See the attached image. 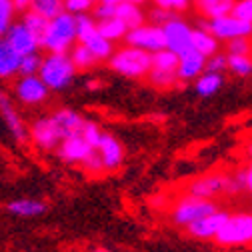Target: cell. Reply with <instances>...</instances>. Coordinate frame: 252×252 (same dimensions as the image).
Returning <instances> with one entry per match:
<instances>
[{
    "label": "cell",
    "mask_w": 252,
    "mask_h": 252,
    "mask_svg": "<svg viewBox=\"0 0 252 252\" xmlns=\"http://www.w3.org/2000/svg\"><path fill=\"white\" fill-rule=\"evenodd\" d=\"M74 44H76V16L68 12H60L58 16L50 18L40 46H44L52 54H68V50Z\"/></svg>",
    "instance_id": "6da1fadb"
},
{
    "label": "cell",
    "mask_w": 252,
    "mask_h": 252,
    "mask_svg": "<svg viewBox=\"0 0 252 252\" xmlns=\"http://www.w3.org/2000/svg\"><path fill=\"white\" fill-rule=\"evenodd\" d=\"M108 60H110V66L114 72H118L126 78H144L150 72L152 54L126 44V46L114 50Z\"/></svg>",
    "instance_id": "7a4b0ae2"
},
{
    "label": "cell",
    "mask_w": 252,
    "mask_h": 252,
    "mask_svg": "<svg viewBox=\"0 0 252 252\" xmlns=\"http://www.w3.org/2000/svg\"><path fill=\"white\" fill-rule=\"evenodd\" d=\"M76 68L68 54H48L42 58L40 68H38V78L46 84L48 90H64L72 80H74Z\"/></svg>",
    "instance_id": "3957f363"
},
{
    "label": "cell",
    "mask_w": 252,
    "mask_h": 252,
    "mask_svg": "<svg viewBox=\"0 0 252 252\" xmlns=\"http://www.w3.org/2000/svg\"><path fill=\"white\" fill-rule=\"evenodd\" d=\"M214 242L220 246H228V248L252 244V212L228 214L224 224L216 232Z\"/></svg>",
    "instance_id": "277c9868"
},
{
    "label": "cell",
    "mask_w": 252,
    "mask_h": 252,
    "mask_svg": "<svg viewBox=\"0 0 252 252\" xmlns=\"http://www.w3.org/2000/svg\"><path fill=\"white\" fill-rule=\"evenodd\" d=\"M76 40L78 44L86 46L94 56H96V60H108L114 52V46L112 42H108L96 28V20H94L92 16L88 14H80L76 16Z\"/></svg>",
    "instance_id": "5b68a950"
},
{
    "label": "cell",
    "mask_w": 252,
    "mask_h": 252,
    "mask_svg": "<svg viewBox=\"0 0 252 252\" xmlns=\"http://www.w3.org/2000/svg\"><path fill=\"white\" fill-rule=\"evenodd\" d=\"M214 210H218L214 200H204V198H196V196H190V194H184V196H180L172 204L170 222L176 224V226L186 228L188 224H192V222H196V220L208 216Z\"/></svg>",
    "instance_id": "8992f818"
},
{
    "label": "cell",
    "mask_w": 252,
    "mask_h": 252,
    "mask_svg": "<svg viewBox=\"0 0 252 252\" xmlns=\"http://www.w3.org/2000/svg\"><path fill=\"white\" fill-rule=\"evenodd\" d=\"M178 56L166 48L152 54V64L148 72V80L156 88H170L178 82L176 68H178Z\"/></svg>",
    "instance_id": "52a82bcc"
},
{
    "label": "cell",
    "mask_w": 252,
    "mask_h": 252,
    "mask_svg": "<svg viewBox=\"0 0 252 252\" xmlns=\"http://www.w3.org/2000/svg\"><path fill=\"white\" fill-rule=\"evenodd\" d=\"M164 34V48L174 52L178 58L192 52V26L182 18L172 16L166 24L160 26Z\"/></svg>",
    "instance_id": "ba28073f"
},
{
    "label": "cell",
    "mask_w": 252,
    "mask_h": 252,
    "mask_svg": "<svg viewBox=\"0 0 252 252\" xmlns=\"http://www.w3.org/2000/svg\"><path fill=\"white\" fill-rule=\"evenodd\" d=\"M204 30H208V32L220 42V40H234V38H248L252 34V24L248 22H242L238 18H234L232 14H226V16H220V18H212L208 22H202Z\"/></svg>",
    "instance_id": "9c48e42d"
},
{
    "label": "cell",
    "mask_w": 252,
    "mask_h": 252,
    "mask_svg": "<svg viewBox=\"0 0 252 252\" xmlns=\"http://www.w3.org/2000/svg\"><path fill=\"white\" fill-rule=\"evenodd\" d=\"M124 42L128 46L140 48L148 54H154L164 48V34H162V28L156 26L152 22H144L138 28H132L126 32Z\"/></svg>",
    "instance_id": "30bf717a"
},
{
    "label": "cell",
    "mask_w": 252,
    "mask_h": 252,
    "mask_svg": "<svg viewBox=\"0 0 252 252\" xmlns=\"http://www.w3.org/2000/svg\"><path fill=\"white\" fill-rule=\"evenodd\" d=\"M30 136H32V142L40 150H56L58 144L62 142V138H64L60 126L56 124V120L52 116L38 118L32 124V128H30Z\"/></svg>",
    "instance_id": "8fae6325"
},
{
    "label": "cell",
    "mask_w": 252,
    "mask_h": 252,
    "mask_svg": "<svg viewBox=\"0 0 252 252\" xmlns=\"http://www.w3.org/2000/svg\"><path fill=\"white\" fill-rule=\"evenodd\" d=\"M184 194H190L196 198L212 200L220 194H226V174H206L192 182H188L184 188Z\"/></svg>",
    "instance_id": "7c38bea8"
},
{
    "label": "cell",
    "mask_w": 252,
    "mask_h": 252,
    "mask_svg": "<svg viewBox=\"0 0 252 252\" xmlns=\"http://www.w3.org/2000/svg\"><path fill=\"white\" fill-rule=\"evenodd\" d=\"M16 98L26 106H36L42 104L48 98V88L46 84L36 76H20L14 86Z\"/></svg>",
    "instance_id": "4fadbf2b"
},
{
    "label": "cell",
    "mask_w": 252,
    "mask_h": 252,
    "mask_svg": "<svg viewBox=\"0 0 252 252\" xmlns=\"http://www.w3.org/2000/svg\"><path fill=\"white\" fill-rule=\"evenodd\" d=\"M92 150L94 148L78 132L64 136V138H62V142L58 144V148H56L58 158L68 162V164H82L88 156L92 154Z\"/></svg>",
    "instance_id": "5bb4252c"
},
{
    "label": "cell",
    "mask_w": 252,
    "mask_h": 252,
    "mask_svg": "<svg viewBox=\"0 0 252 252\" xmlns=\"http://www.w3.org/2000/svg\"><path fill=\"white\" fill-rule=\"evenodd\" d=\"M4 40L8 42V46L22 58V56H28V54H34L40 44L36 42V38L28 32V28L22 24V22H12V26L6 30L4 34Z\"/></svg>",
    "instance_id": "9a60e30c"
},
{
    "label": "cell",
    "mask_w": 252,
    "mask_h": 252,
    "mask_svg": "<svg viewBox=\"0 0 252 252\" xmlns=\"http://www.w3.org/2000/svg\"><path fill=\"white\" fill-rule=\"evenodd\" d=\"M226 218H228V212L214 210L208 216L196 220V222H192V224H188L186 226V232L190 234L192 238H198V240H214L216 232L220 230V226L224 224Z\"/></svg>",
    "instance_id": "2e32d148"
},
{
    "label": "cell",
    "mask_w": 252,
    "mask_h": 252,
    "mask_svg": "<svg viewBox=\"0 0 252 252\" xmlns=\"http://www.w3.org/2000/svg\"><path fill=\"white\" fill-rule=\"evenodd\" d=\"M96 152H98L100 160H102L104 170H116V168H120V164L124 160V148L112 134L102 132V136L98 140V146H96Z\"/></svg>",
    "instance_id": "e0dca14e"
},
{
    "label": "cell",
    "mask_w": 252,
    "mask_h": 252,
    "mask_svg": "<svg viewBox=\"0 0 252 252\" xmlns=\"http://www.w3.org/2000/svg\"><path fill=\"white\" fill-rule=\"evenodd\" d=\"M0 114H2L6 126H8V130L10 134L18 140V142H24L28 138V130H26V126L20 118V114L16 112V108L12 106V100L6 96V94H0Z\"/></svg>",
    "instance_id": "ac0fdd59"
},
{
    "label": "cell",
    "mask_w": 252,
    "mask_h": 252,
    "mask_svg": "<svg viewBox=\"0 0 252 252\" xmlns=\"http://www.w3.org/2000/svg\"><path fill=\"white\" fill-rule=\"evenodd\" d=\"M204 64H206V58L200 56L198 52H188L184 56H180L178 60V68H176V76L182 82H190L196 80L202 72H204Z\"/></svg>",
    "instance_id": "d6986e66"
},
{
    "label": "cell",
    "mask_w": 252,
    "mask_h": 252,
    "mask_svg": "<svg viewBox=\"0 0 252 252\" xmlns=\"http://www.w3.org/2000/svg\"><path fill=\"white\" fill-rule=\"evenodd\" d=\"M114 16L118 20H122L128 30L138 28L140 24L146 22V14H144L142 6H138V4H116L114 6Z\"/></svg>",
    "instance_id": "ffe728a7"
},
{
    "label": "cell",
    "mask_w": 252,
    "mask_h": 252,
    "mask_svg": "<svg viewBox=\"0 0 252 252\" xmlns=\"http://www.w3.org/2000/svg\"><path fill=\"white\" fill-rule=\"evenodd\" d=\"M220 42L204 28H192V50L198 52L204 58H210L212 54L218 52Z\"/></svg>",
    "instance_id": "44dd1931"
},
{
    "label": "cell",
    "mask_w": 252,
    "mask_h": 252,
    "mask_svg": "<svg viewBox=\"0 0 252 252\" xmlns=\"http://www.w3.org/2000/svg\"><path fill=\"white\" fill-rule=\"evenodd\" d=\"M18 62L20 56L8 46L4 36H0V78H10L18 74Z\"/></svg>",
    "instance_id": "7402d4cb"
},
{
    "label": "cell",
    "mask_w": 252,
    "mask_h": 252,
    "mask_svg": "<svg viewBox=\"0 0 252 252\" xmlns=\"http://www.w3.org/2000/svg\"><path fill=\"white\" fill-rule=\"evenodd\" d=\"M236 0H196V6L200 10V14L208 20L212 18H220L232 12Z\"/></svg>",
    "instance_id": "603a6c76"
},
{
    "label": "cell",
    "mask_w": 252,
    "mask_h": 252,
    "mask_svg": "<svg viewBox=\"0 0 252 252\" xmlns=\"http://www.w3.org/2000/svg\"><path fill=\"white\" fill-rule=\"evenodd\" d=\"M96 28L98 32L108 40V42H118V40H124L128 28L124 26L122 20H118L116 16H110V18H104V20H96Z\"/></svg>",
    "instance_id": "cb8c5ba5"
},
{
    "label": "cell",
    "mask_w": 252,
    "mask_h": 252,
    "mask_svg": "<svg viewBox=\"0 0 252 252\" xmlns=\"http://www.w3.org/2000/svg\"><path fill=\"white\" fill-rule=\"evenodd\" d=\"M52 118L56 120V124L60 126V130H62V134H64V136L78 132L80 126H82V122H84V118H82L78 112L70 110V108H62V110L54 112Z\"/></svg>",
    "instance_id": "d4e9b609"
},
{
    "label": "cell",
    "mask_w": 252,
    "mask_h": 252,
    "mask_svg": "<svg viewBox=\"0 0 252 252\" xmlns=\"http://www.w3.org/2000/svg\"><path fill=\"white\" fill-rule=\"evenodd\" d=\"M224 84V76L218 74V72H202L198 78H196V92L200 96L208 98V96H214V94L222 88Z\"/></svg>",
    "instance_id": "484cf974"
},
{
    "label": "cell",
    "mask_w": 252,
    "mask_h": 252,
    "mask_svg": "<svg viewBox=\"0 0 252 252\" xmlns=\"http://www.w3.org/2000/svg\"><path fill=\"white\" fill-rule=\"evenodd\" d=\"M8 210L16 216H38L46 210V204L42 200H34V198H18L8 204Z\"/></svg>",
    "instance_id": "4316f807"
},
{
    "label": "cell",
    "mask_w": 252,
    "mask_h": 252,
    "mask_svg": "<svg viewBox=\"0 0 252 252\" xmlns=\"http://www.w3.org/2000/svg\"><path fill=\"white\" fill-rule=\"evenodd\" d=\"M68 58H70V62H72V66L76 68V70H88V68H92L94 64H96V56H94L86 46H82V44H74L70 50H68Z\"/></svg>",
    "instance_id": "83f0119b"
},
{
    "label": "cell",
    "mask_w": 252,
    "mask_h": 252,
    "mask_svg": "<svg viewBox=\"0 0 252 252\" xmlns=\"http://www.w3.org/2000/svg\"><path fill=\"white\" fill-rule=\"evenodd\" d=\"M22 24L28 28V32L36 38V42L42 44V38H44V34H46V28H48V20H46L44 16L32 12V10H28V12L24 14V18H22Z\"/></svg>",
    "instance_id": "f1b7e54d"
},
{
    "label": "cell",
    "mask_w": 252,
    "mask_h": 252,
    "mask_svg": "<svg viewBox=\"0 0 252 252\" xmlns=\"http://www.w3.org/2000/svg\"><path fill=\"white\" fill-rule=\"evenodd\" d=\"M30 10L50 20L58 16L60 12H64V0H32L30 2Z\"/></svg>",
    "instance_id": "f546056e"
},
{
    "label": "cell",
    "mask_w": 252,
    "mask_h": 252,
    "mask_svg": "<svg viewBox=\"0 0 252 252\" xmlns=\"http://www.w3.org/2000/svg\"><path fill=\"white\" fill-rule=\"evenodd\" d=\"M226 68L236 76H250L252 74V54L248 56H226Z\"/></svg>",
    "instance_id": "4dcf8cb0"
},
{
    "label": "cell",
    "mask_w": 252,
    "mask_h": 252,
    "mask_svg": "<svg viewBox=\"0 0 252 252\" xmlns=\"http://www.w3.org/2000/svg\"><path fill=\"white\" fill-rule=\"evenodd\" d=\"M14 12H16V6L12 0H0V36H4L6 30L12 26Z\"/></svg>",
    "instance_id": "1f68e13d"
},
{
    "label": "cell",
    "mask_w": 252,
    "mask_h": 252,
    "mask_svg": "<svg viewBox=\"0 0 252 252\" xmlns=\"http://www.w3.org/2000/svg\"><path fill=\"white\" fill-rule=\"evenodd\" d=\"M78 134L96 150V146H98V140H100V136H102V130L98 128V124L96 122H92V120H84L82 122V126H80V130H78Z\"/></svg>",
    "instance_id": "d6a6232c"
},
{
    "label": "cell",
    "mask_w": 252,
    "mask_h": 252,
    "mask_svg": "<svg viewBox=\"0 0 252 252\" xmlns=\"http://www.w3.org/2000/svg\"><path fill=\"white\" fill-rule=\"evenodd\" d=\"M40 62H42V58L36 52L28 54V56H22L20 62H18V74L20 76H36L38 68H40Z\"/></svg>",
    "instance_id": "836d02e7"
},
{
    "label": "cell",
    "mask_w": 252,
    "mask_h": 252,
    "mask_svg": "<svg viewBox=\"0 0 252 252\" xmlns=\"http://www.w3.org/2000/svg\"><path fill=\"white\" fill-rule=\"evenodd\" d=\"M230 14L242 22L252 24V0H236Z\"/></svg>",
    "instance_id": "e575fe53"
},
{
    "label": "cell",
    "mask_w": 252,
    "mask_h": 252,
    "mask_svg": "<svg viewBox=\"0 0 252 252\" xmlns=\"http://www.w3.org/2000/svg\"><path fill=\"white\" fill-rule=\"evenodd\" d=\"M228 54L226 56H248L252 54V42L248 38H234L228 42Z\"/></svg>",
    "instance_id": "d590c367"
},
{
    "label": "cell",
    "mask_w": 252,
    "mask_h": 252,
    "mask_svg": "<svg viewBox=\"0 0 252 252\" xmlns=\"http://www.w3.org/2000/svg\"><path fill=\"white\" fill-rule=\"evenodd\" d=\"M90 8H92L90 0H64V12L72 14V16L86 14Z\"/></svg>",
    "instance_id": "8d00e7d4"
},
{
    "label": "cell",
    "mask_w": 252,
    "mask_h": 252,
    "mask_svg": "<svg viewBox=\"0 0 252 252\" xmlns=\"http://www.w3.org/2000/svg\"><path fill=\"white\" fill-rule=\"evenodd\" d=\"M204 70L206 72H218V74H222L226 70V54H212L210 58H206V64H204Z\"/></svg>",
    "instance_id": "74e56055"
},
{
    "label": "cell",
    "mask_w": 252,
    "mask_h": 252,
    "mask_svg": "<svg viewBox=\"0 0 252 252\" xmlns=\"http://www.w3.org/2000/svg\"><path fill=\"white\" fill-rule=\"evenodd\" d=\"M156 8H162V10H168V12H182L188 8L190 0H152Z\"/></svg>",
    "instance_id": "f35d334b"
},
{
    "label": "cell",
    "mask_w": 252,
    "mask_h": 252,
    "mask_svg": "<svg viewBox=\"0 0 252 252\" xmlns=\"http://www.w3.org/2000/svg\"><path fill=\"white\" fill-rule=\"evenodd\" d=\"M82 166H84L86 170H92V172H100V170H104L102 160H100V156H98V152H96V150H92V154H90L88 158L82 162Z\"/></svg>",
    "instance_id": "ab89813d"
},
{
    "label": "cell",
    "mask_w": 252,
    "mask_h": 252,
    "mask_svg": "<svg viewBox=\"0 0 252 252\" xmlns=\"http://www.w3.org/2000/svg\"><path fill=\"white\" fill-rule=\"evenodd\" d=\"M172 16H174V12H168V10H162V8H156V6H154V10L150 12V20H152V24H156V26L166 24Z\"/></svg>",
    "instance_id": "60d3db41"
},
{
    "label": "cell",
    "mask_w": 252,
    "mask_h": 252,
    "mask_svg": "<svg viewBox=\"0 0 252 252\" xmlns=\"http://www.w3.org/2000/svg\"><path fill=\"white\" fill-rule=\"evenodd\" d=\"M110 16H114V6L106 4V2H98L96 8H94V18L104 20V18H110Z\"/></svg>",
    "instance_id": "b9f144b4"
},
{
    "label": "cell",
    "mask_w": 252,
    "mask_h": 252,
    "mask_svg": "<svg viewBox=\"0 0 252 252\" xmlns=\"http://www.w3.org/2000/svg\"><path fill=\"white\" fill-rule=\"evenodd\" d=\"M244 188L248 192H252V158H250V162L244 170Z\"/></svg>",
    "instance_id": "7bdbcfd3"
},
{
    "label": "cell",
    "mask_w": 252,
    "mask_h": 252,
    "mask_svg": "<svg viewBox=\"0 0 252 252\" xmlns=\"http://www.w3.org/2000/svg\"><path fill=\"white\" fill-rule=\"evenodd\" d=\"M102 2L112 4V6H116V4H138V6H142L146 0H102Z\"/></svg>",
    "instance_id": "ee69618b"
},
{
    "label": "cell",
    "mask_w": 252,
    "mask_h": 252,
    "mask_svg": "<svg viewBox=\"0 0 252 252\" xmlns=\"http://www.w3.org/2000/svg\"><path fill=\"white\" fill-rule=\"evenodd\" d=\"M12 2H14L16 10H26V8H30V2H32V0H12Z\"/></svg>",
    "instance_id": "f6af8a7d"
},
{
    "label": "cell",
    "mask_w": 252,
    "mask_h": 252,
    "mask_svg": "<svg viewBox=\"0 0 252 252\" xmlns=\"http://www.w3.org/2000/svg\"><path fill=\"white\" fill-rule=\"evenodd\" d=\"M246 156H248V158H252V140L246 144Z\"/></svg>",
    "instance_id": "bcb514c9"
},
{
    "label": "cell",
    "mask_w": 252,
    "mask_h": 252,
    "mask_svg": "<svg viewBox=\"0 0 252 252\" xmlns=\"http://www.w3.org/2000/svg\"><path fill=\"white\" fill-rule=\"evenodd\" d=\"M88 252H112V250H108V248H92Z\"/></svg>",
    "instance_id": "7dc6e473"
},
{
    "label": "cell",
    "mask_w": 252,
    "mask_h": 252,
    "mask_svg": "<svg viewBox=\"0 0 252 252\" xmlns=\"http://www.w3.org/2000/svg\"><path fill=\"white\" fill-rule=\"evenodd\" d=\"M90 2H92V4H98V2H102V0H90Z\"/></svg>",
    "instance_id": "c3c4849f"
}]
</instances>
